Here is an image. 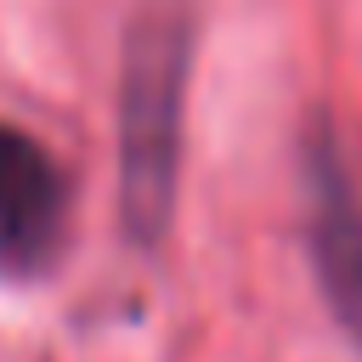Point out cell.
Returning <instances> with one entry per match:
<instances>
[{
    "label": "cell",
    "mask_w": 362,
    "mask_h": 362,
    "mask_svg": "<svg viewBox=\"0 0 362 362\" xmlns=\"http://www.w3.org/2000/svg\"><path fill=\"white\" fill-rule=\"evenodd\" d=\"M68 221V181L57 158L17 124H0V266L34 272L57 255Z\"/></svg>",
    "instance_id": "cell-3"
},
{
    "label": "cell",
    "mask_w": 362,
    "mask_h": 362,
    "mask_svg": "<svg viewBox=\"0 0 362 362\" xmlns=\"http://www.w3.org/2000/svg\"><path fill=\"white\" fill-rule=\"evenodd\" d=\"M305 243L334 322L362 351V198L328 136L305 141Z\"/></svg>",
    "instance_id": "cell-2"
},
{
    "label": "cell",
    "mask_w": 362,
    "mask_h": 362,
    "mask_svg": "<svg viewBox=\"0 0 362 362\" xmlns=\"http://www.w3.org/2000/svg\"><path fill=\"white\" fill-rule=\"evenodd\" d=\"M187 62H192L187 11L175 0L147 6L130 23L124 96H119V204H124L130 238H141V243H158L175 215Z\"/></svg>",
    "instance_id": "cell-1"
}]
</instances>
